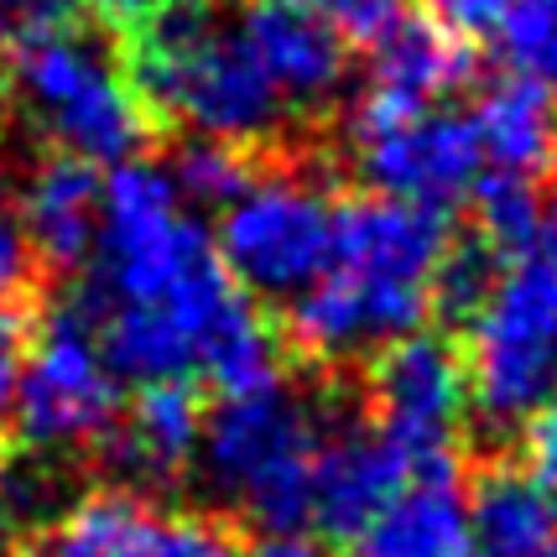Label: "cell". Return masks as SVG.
<instances>
[{"label": "cell", "mask_w": 557, "mask_h": 557, "mask_svg": "<svg viewBox=\"0 0 557 557\" xmlns=\"http://www.w3.org/2000/svg\"><path fill=\"white\" fill-rule=\"evenodd\" d=\"M323 428L318 412L282 381L240 396H219L203 417L198 463L219 490V500L250 516L267 532H302L308 490Z\"/></svg>", "instance_id": "obj_5"}, {"label": "cell", "mask_w": 557, "mask_h": 557, "mask_svg": "<svg viewBox=\"0 0 557 557\" xmlns=\"http://www.w3.org/2000/svg\"><path fill=\"white\" fill-rule=\"evenodd\" d=\"M349 136L364 183L407 203L448 209L474 194V183L485 177L474 121L437 104H401L364 89L349 115Z\"/></svg>", "instance_id": "obj_8"}, {"label": "cell", "mask_w": 557, "mask_h": 557, "mask_svg": "<svg viewBox=\"0 0 557 557\" xmlns=\"http://www.w3.org/2000/svg\"><path fill=\"white\" fill-rule=\"evenodd\" d=\"M168 177H172V188L183 194V203H198V209H224V203H230V198L256 177V168H250V146L188 136V141L177 146Z\"/></svg>", "instance_id": "obj_19"}, {"label": "cell", "mask_w": 557, "mask_h": 557, "mask_svg": "<svg viewBox=\"0 0 557 557\" xmlns=\"http://www.w3.org/2000/svg\"><path fill=\"white\" fill-rule=\"evenodd\" d=\"M16 370H22V334H0V417L11 412Z\"/></svg>", "instance_id": "obj_29"}, {"label": "cell", "mask_w": 557, "mask_h": 557, "mask_svg": "<svg viewBox=\"0 0 557 557\" xmlns=\"http://www.w3.org/2000/svg\"><path fill=\"white\" fill-rule=\"evenodd\" d=\"M370 407L375 433H386L417 469L454 463V437L469 412L463 355L428 329L381 344L370 364Z\"/></svg>", "instance_id": "obj_9"}, {"label": "cell", "mask_w": 557, "mask_h": 557, "mask_svg": "<svg viewBox=\"0 0 557 557\" xmlns=\"http://www.w3.org/2000/svg\"><path fill=\"white\" fill-rule=\"evenodd\" d=\"M99 188H104V177L95 162L69 157V151H52L26 172L16 219H22V235L37 256V267L73 271L95 256Z\"/></svg>", "instance_id": "obj_12"}, {"label": "cell", "mask_w": 557, "mask_h": 557, "mask_svg": "<svg viewBox=\"0 0 557 557\" xmlns=\"http://www.w3.org/2000/svg\"><path fill=\"white\" fill-rule=\"evenodd\" d=\"M364 557H480L454 463L417 469L360 532Z\"/></svg>", "instance_id": "obj_13"}, {"label": "cell", "mask_w": 557, "mask_h": 557, "mask_svg": "<svg viewBox=\"0 0 557 557\" xmlns=\"http://www.w3.org/2000/svg\"><path fill=\"white\" fill-rule=\"evenodd\" d=\"M78 0H0V22L16 32H37V26H58L73 16Z\"/></svg>", "instance_id": "obj_26"}, {"label": "cell", "mask_w": 557, "mask_h": 557, "mask_svg": "<svg viewBox=\"0 0 557 557\" xmlns=\"http://www.w3.org/2000/svg\"><path fill=\"white\" fill-rule=\"evenodd\" d=\"M474 141L485 157V172L542 183L557 172V95L532 78H500L474 104Z\"/></svg>", "instance_id": "obj_16"}, {"label": "cell", "mask_w": 557, "mask_h": 557, "mask_svg": "<svg viewBox=\"0 0 557 557\" xmlns=\"http://www.w3.org/2000/svg\"><path fill=\"white\" fill-rule=\"evenodd\" d=\"M0 443H5V433H0Z\"/></svg>", "instance_id": "obj_32"}, {"label": "cell", "mask_w": 557, "mask_h": 557, "mask_svg": "<svg viewBox=\"0 0 557 557\" xmlns=\"http://www.w3.org/2000/svg\"><path fill=\"white\" fill-rule=\"evenodd\" d=\"M95 5V16L110 32H121V37H136L141 26H151L162 11H168L172 0H89Z\"/></svg>", "instance_id": "obj_27"}, {"label": "cell", "mask_w": 557, "mask_h": 557, "mask_svg": "<svg viewBox=\"0 0 557 557\" xmlns=\"http://www.w3.org/2000/svg\"><path fill=\"white\" fill-rule=\"evenodd\" d=\"M454 245L443 209L391 194L334 203L329 267L287 302V334L313 360H355L417 334L437 308V267Z\"/></svg>", "instance_id": "obj_1"}, {"label": "cell", "mask_w": 557, "mask_h": 557, "mask_svg": "<svg viewBox=\"0 0 557 557\" xmlns=\"http://www.w3.org/2000/svg\"><path fill=\"white\" fill-rule=\"evenodd\" d=\"M235 32L287 104H323L339 95L349 52L308 0H240Z\"/></svg>", "instance_id": "obj_10"}, {"label": "cell", "mask_w": 557, "mask_h": 557, "mask_svg": "<svg viewBox=\"0 0 557 557\" xmlns=\"http://www.w3.org/2000/svg\"><path fill=\"white\" fill-rule=\"evenodd\" d=\"M485 297L463 313L469 407L490 428H516L557 396V194L536 203L527 230L495 250Z\"/></svg>", "instance_id": "obj_3"}, {"label": "cell", "mask_w": 557, "mask_h": 557, "mask_svg": "<svg viewBox=\"0 0 557 557\" xmlns=\"http://www.w3.org/2000/svg\"><path fill=\"white\" fill-rule=\"evenodd\" d=\"M417 474V463L375 428L323 437L313 459V490H308V521L339 542H360L396 490Z\"/></svg>", "instance_id": "obj_11"}, {"label": "cell", "mask_w": 557, "mask_h": 557, "mask_svg": "<svg viewBox=\"0 0 557 557\" xmlns=\"http://www.w3.org/2000/svg\"><path fill=\"white\" fill-rule=\"evenodd\" d=\"M32 282H37V256H32V245L22 235L16 209L0 198V334H22Z\"/></svg>", "instance_id": "obj_21"}, {"label": "cell", "mask_w": 557, "mask_h": 557, "mask_svg": "<svg viewBox=\"0 0 557 557\" xmlns=\"http://www.w3.org/2000/svg\"><path fill=\"white\" fill-rule=\"evenodd\" d=\"M521 448H527V463H521V469H532L542 485L557 490V396L553 401H542V407L527 417Z\"/></svg>", "instance_id": "obj_24"}, {"label": "cell", "mask_w": 557, "mask_h": 557, "mask_svg": "<svg viewBox=\"0 0 557 557\" xmlns=\"http://www.w3.org/2000/svg\"><path fill=\"white\" fill-rule=\"evenodd\" d=\"M125 58V73L146 115L188 136L235 146H261L287 125V99L267 69L250 58L235 26H219L203 0H172L151 26H141Z\"/></svg>", "instance_id": "obj_2"}, {"label": "cell", "mask_w": 557, "mask_h": 557, "mask_svg": "<svg viewBox=\"0 0 557 557\" xmlns=\"http://www.w3.org/2000/svg\"><path fill=\"white\" fill-rule=\"evenodd\" d=\"M121 412V375L110 370L84 308H52L22 349L11 422L37 454H78L110 437Z\"/></svg>", "instance_id": "obj_7"}, {"label": "cell", "mask_w": 557, "mask_h": 557, "mask_svg": "<svg viewBox=\"0 0 557 557\" xmlns=\"http://www.w3.org/2000/svg\"><path fill=\"white\" fill-rule=\"evenodd\" d=\"M245 557H323V547L302 532H267Z\"/></svg>", "instance_id": "obj_28"}, {"label": "cell", "mask_w": 557, "mask_h": 557, "mask_svg": "<svg viewBox=\"0 0 557 557\" xmlns=\"http://www.w3.org/2000/svg\"><path fill=\"white\" fill-rule=\"evenodd\" d=\"M308 5L339 32L344 42H375L407 11V0H308Z\"/></svg>", "instance_id": "obj_23"}, {"label": "cell", "mask_w": 557, "mask_h": 557, "mask_svg": "<svg viewBox=\"0 0 557 557\" xmlns=\"http://www.w3.org/2000/svg\"><path fill=\"white\" fill-rule=\"evenodd\" d=\"M162 510L136 490H95L58 510L37 557H157Z\"/></svg>", "instance_id": "obj_18"}, {"label": "cell", "mask_w": 557, "mask_h": 557, "mask_svg": "<svg viewBox=\"0 0 557 557\" xmlns=\"http://www.w3.org/2000/svg\"><path fill=\"white\" fill-rule=\"evenodd\" d=\"M157 557H245V547L230 527H219L209 516H168Z\"/></svg>", "instance_id": "obj_22"}, {"label": "cell", "mask_w": 557, "mask_h": 557, "mask_svg": "<svg viewBox=\"0 0 557 557\" xmlns=\"http://www.w3.org/2000/svg\"><path fill=\"white\" fill-rule=\"evenodd\" d=\"M0 557H11V516L0 506Z\"/></svg>", "instance_id": "obj_30"}, {"label": "cell", "mask_w": 557, "mask_h": 557, "mask_svg": "<svg viewBox=\"0 0 557 557\" xmlns=\"http://www.w3.org/2000/svg\"><path fill=\"white\" fill-rule=\"evenodd\" d=\"M370 95L401 99V104H437L459 95L474 78V48L433 11H401L396 22L370 42Z\"/></svg>", "instance_id": "obj_14"}, {"label": "cell", "mask_w": 557, "mask_h": 557, "mask_svg": "<svg viewBox=\"0 0 557 557\" xmlns=\"http://www.w3.org/2000/svg\"><path fill=\"white\" fill-rule=\"evenodd\" d=\"M495 37L516 78H532L547 95H557V0H516L500 16Z\"/></svg>", "instance_id": "obj_20"}, {"label": "cell", "mask_w": 557, "mask_h": 557, "mask_svg": "<svg viewBox=\"0 0 557 557\" xmlns=\"http://www.w3.org/2000/svg\"><path fill=\"white\" fill-rule=\"evenodd\" d=\"M11 95V63H5V48H0V104Z\"/></svg>", "instance_id": "obj_31"}, {"label": "cell", "mask_w": 557, "mask_h": 557, "mask_svg": "<svg viewBox=\"0 0 557 557\" xmlns=\"http://www.w3.org/2000/svg\"><path fill=\"white\" fill-rule=\"evenodd\" d=\"M5 63L22 110L52 141V151L115 168L136 157L151 136V115L125 63L110 58L95 37L73 32L69 22L16 32V48Z\"/></svg>", "instance_id": "obj_4"}, {"label": "cell", "mask_w": 557, "mask_h": 557, "mask_svg": "<svg viewBox=\"0 0 557 557\" xmlns=\"http://www.w3.org/2000/svg\"><path fill=\"white\" fill-rule=\"evenodd\" d=\"M516 0H433V16L443 26H454L459 37H480V32H495L500 16H506Z\"/></svg>", "instance_id": "obj_25"}, {"label": "cell", "mask_w": 557, "mask_h": 557, "mask_svg": "<svg viewBox=\"0 0 557 557\" xmlns=\"http://www.w3.org/2000/svg\"><path fill=\"white\" fill-rule=\"evenodd\" d=\"M198 437H203V407L188 381H146L131 401H121L115 428H110V454L125 474L168 485L198 463Z\"/></svg>", "instance_id": "obj_15"}, {"label": "cell", "mask_w": 557, "mask_h": 557, "mask_svg": "<svg viewBox=\"0 0 557 557\" xmlns=\"http://www.w3.org/2000/svg\"><path fill=\"white\" fill-rule=\"evenodd\" d=\"M469 527L480 557H557V490L532 469H490L469 490Z\"/></svg>", "instance_id": "obj_17"}, {"label": "cell", "mask_w": 557, "mask_h": 557, "mask_svg": "<svg viewBox=\"0 0 557 557\" xmlns=\"http://www.w3.org/2000/svg\"><path fill=\"white\" fill-rule=\"evenodd\" d=\"M334 198L308 172H256L219 209L214 256L245 297L292 302L329 267Z\"/></svg>", "instance_id": "obj_6"}]
</instances>
